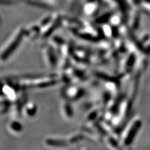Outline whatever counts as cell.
Instances as JSON below:
<instances>
[{"instance_id": "6da1fadb", "label": "cell", "mask_w": 150, "mask_h": 150, "mask_svg": "<svg viewBox=\"0 0 150 150\" xmlns=\"http://www.w3.org/2000/svg\"><path fill=\"white\" fill-rule=\"evenodd\" d=\"M24 36L25 30L23 29H20L16 32V33L8 41L6 46H4L2 51L1 53V59L2 60L5 61L11 56V54L18 48Z\"/></svg>"}, {"instance_id": "7a4b0ae2", "label": "cell", "mask_w": 150, "mask_h": 150, "mask_svg": "<svg viewBox=\"0 0 150 150\" xmlns=\"http://www.w3.org/2000/svg\"><path fill=\"white\" fill-rule=\"evenodd\" d=\"M2 93L5 95L9 100H15L16 98V90L15 87H13V85L6 84L4 86H3Z\"/></svg>"}, {"instance_id": "3957f363", "label": "cell", "mask_w": 150, "mask_h": 150, "mask_svg": "<svg viewBox=\"0 0 150 150\" xmlns=\"http://www.w3.org/2000/svg\"><path fill=\"white\" fill-rule=\"evenodd\" d=\"M8 128L13 133H20L22 131L23 126L20 122L15 120L9 122L8 124Z\"/></svg>"}, {"instance_id": "277c9868", "label": "cell", "mask_w": 150, "mask_h": 150, "mask_svg": "<svg viewBox=\"0 0 150 150\" xmlns=\"http://www.w3.org/2000/svg\"><path fill=\"white\" fill-rule=\"evenodd\" d=\"M36 106L31 103L26 104V106H25V110H23V111L25 112L26 115L28 117H31L32 116H33V115H35V113L36 112Z\"/></svg>"}, {"instance_id": "5b68a950", "label": "cell", "mask_w": 150, "mask_h": 150, "mask_svg": "<svg viewBox=\"0 0 150 150\" xmlns=\"http://www.w3.org/2000/svg\"><path fill=\"white\" fill-rule=\"evenodd\" d=\"M139 126V123H137L135 125H134L133 126V128H131V131L129 132V133L128 134V137L126 138V142L128 143H130L132 141L134 134L137 133V129L138 128V127Z\"/></svg>"}]
</instances>
